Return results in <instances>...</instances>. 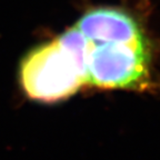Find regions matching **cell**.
<instances>
[{"label": "cell", "instance_id": "1", "mask_svg": "<svg viewBox=\"0 0 160 160\" xmlns=\"http://www.w3.org/2000/svg\"><path fill=\"white\" fill-rule=\"evenodd\" d=\"M75 27L85 41L86 85L103 89H143L149 85V45L129 13L113 8L92 9Z\"/></svg>", "mask_w": 160, "mask_h": 160}, {"label": "cell", "instance_id": "2", "mask_svg": "<svg viewBox=\"0 0 160 160\" xmlns=\"http://www.w3.org/2000/svg\"><path fill=\"white\" fill-rule=\"evenodd\" d=\"M20 81L31 99L52 102L86 85L83 36L72 26L61 36L33 49L20 67Z\"/></svg>", "mask_w": 160, "mask_h": 160}]
</instances>
